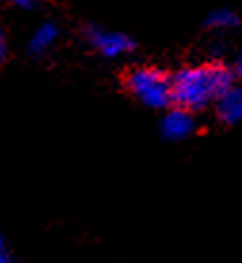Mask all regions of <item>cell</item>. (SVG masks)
I'll list each match as a JSON object with an SVG mask.
<instances>
[{
    "label": "cell",
    "instance_id": "6da1fadb",
    "mask_svg": "<svg viewBox=\"0 0 242 263\" xmlns=\"http://www.w3.org/2000/svg\"><path fill=\"white\" fill-rule=\"evenodd\" d=\"M235 71L223 63L183 67L172 77V101L189 111H200L235 86Z\"/></svg>",
    "mask_w": 242,
    "mask_h": 263
},
{
    "label": "cell",
    "instance_id": "7a4b0ae2",
    "mask_svg": "<svg viewBox=\"0 0 242 263\" xmlns=\"http://www.w3.org/2000/svg\"><path fill=\"white\" fill-rule=\"evenodd\" d=\"M126 88L132 96L151 107V109H164L172 101V77L157 67H138L126 74Z\"/></svg>",
    "mask_w": 242,
    "mask_h": 263
},
{
    "label": "cell",
    "instance_id": "3957f363",
    "mask_svg": "<svg viewBox=\"0 0 242 263\" xmlns=\"http://www.w3.org/2000/svg\"><path fill=\"white\" fill-rule=\"evenodd\" d=\"M84 39L88 44L96 48L103 58H118L130 53L136 48V42L124 33H115V31H105L101 27L90 25L84 29Z\"/></svg>",
    "mask_w": 242,
    "mask_h": 263
},
{
    "label": "cell",
    "instance_id": "277c9868",
    "mask_svg": "<svg viewBox=\"0 0 242 263\" xmlns=\"http://www.w3.org/2000/svg\"><path fill=\"white\" fill-rule=\"evenodd\" d=\"M196 122L193 117V111L183 109V107H174L168 111L160 120V134L168 141H181V139L189 138L195 132Z\"/></svg>",
    "mask_w": 242,
    "mask_h": 263
},
{
    "label": "cell",
    "instance_id": "5b68a950",
    "mask_svg": "<svg viewBox=\"0 0 242 263\" xmlns=\"http://www.w3.org/2000/svg\"><path fill=\"white\" fill-rule=\"evenodd\" d=\"M217 119L223 124H238L242 122V86H233L216 101Z\"/></svg>",
    "mask_w": 242,
    "mask_h": 263
},
{
    "label": "cell",
    "instance_id": "8992f818",
    "mask_svg": "<svg viewBox=\"0 0 242 263\" xmlns=\"http://www.w3.org/2000/svg\"><path fill=\"white\" fill-rule=\"evenodd\" d=\"M58 36H59V31L53 23H50V21H48V23H42V25L34 31V34L31 36V40H29V52L33 53V55H40V53H44L48 48L55 42Z\"/></svg>",
    "mask_w": 242,
    "mask_h": 263
},
{
    "label": "cell",
    "instance_id": "52a82bcc",
    "mask_svg": "<svg viewBox=\"0 0 242 263\" xmlns=\"http://www.w3.org/2000/svg\"><path fill=\"white\" fill-rule=\"evenodd\" d=\"M204 25L208 29H216V31L235 29V27L240 25V17H238V13H235L229 8H219V10H214L212 13H208Z\"/></svg>",
    "mask_w": 242,
    "mask_h": 263
},
{
    "label": "cell",
    "instance_id": "ba28073f",
    "mask_svg": "<svg viewBox=\"0 0 242 263\" xmlns=\"http://www.w3.org/2000/svg\"><path fill=\"white\" fill-rule=\"evenodd\" d=\"M6 58V40H4V34L0 31V63Z\"/></svg>",
    "mask_w": 242,
    "mask_h": 263
},
{
    "label": "cell",
    "instance_id": "9c48e42d",
    "mask_svg": "<svg viewBox=\"0 0 242 263\" xmlns=\"http://www.w3.org/2000/svg\"><path fill=\"white\" fill-rule=\"evenodd\" d=\"M15 6H20V8H25V10H29V8H33L34 6V0H12Z\"/></svg>",
    "mask_w": 242,
    "mask_h": 263
},
{
    "label": "cell",
    "instance_id": "30bf717a",
    "mask_svg": "<svg viewBox=\"0 0 242 263\" xmlns=\"http://www.w3.org/2000/svg\"><path fill=\"white\" fill-rule=\"evenodd\" d=\"M235 74L238 79H242V53L236 58V63H235Z\"/></svg>",
    "mask_w": 242,
    "mask_h": 263
},
{
    "label": "cell",
    "instance_id": "8fae6325",
    "mask_svg": "<svg viewBox=\"0 0 242 263\" xmlns=\"http://www.w3.org/2000/svg\"><path fill=\"white\" fill-rule=\"evenodd\" d=\"M0 263H13V261L10 259V257H8L6 252H2V254H0Z\"/></svg>",
    "mask_w": 242,
    "mask_h": 263
},
{
    "label": "cell",
    "instance_id": "7c38bea8",
    "mask_svg": "<svg viewBox=\"0 0 242 263\" xmlns=\"http://www.w3.org/2000/svg\"><path fill=\"white\" fill-rule=\"evenodd\" d=\"M4 252V238H2V235H0V254Z\"/></svg>",
    "mask_w": 242,
    "mask_h": 263
}]
</instances>
